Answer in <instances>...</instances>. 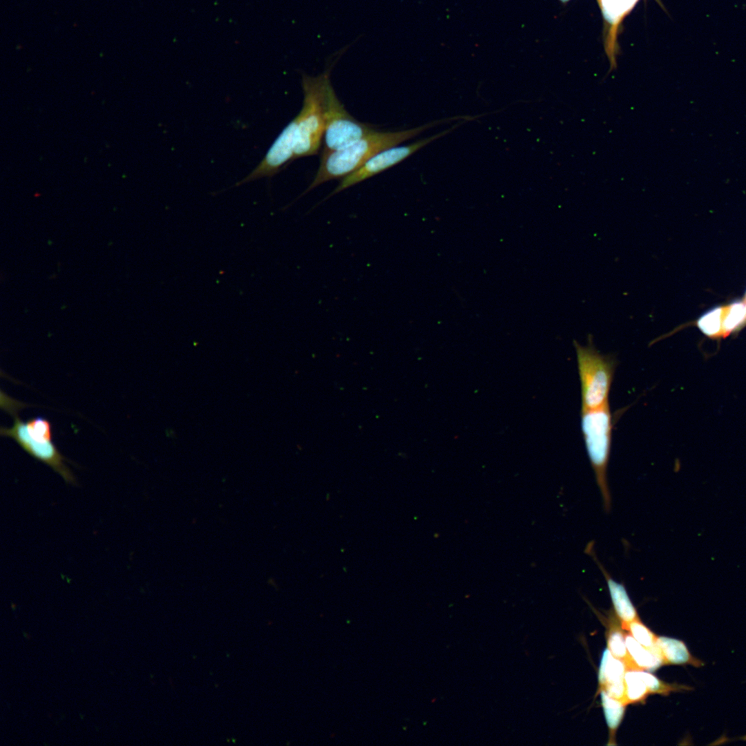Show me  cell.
<instances>
[{"label": "cell", "mask_w": 746, "mask_h": 746, "mask_svg": "<svg viewBox=\"0 0 746 746\" xmlns=\"http://www.w3.org/2000/svg\"><path fill=\"white\" fill-rule=\"evenodd\" d=\"M469 115L456 116L399 131H377L362 137L345 148L321 155L320 166L308 188L298 197L331 180L344 178L363 165L379 152L417 136L433 126L454 120H470Z\"/></svg>", "instance_id": "1"}, {"label": "cell", "mask_w": 746, "mask_h": 746, "mask_svg": "<svg viewBox=\"0 0 746 746\" xmlns=\"http://www.w3.org/2000/svg\"><path fill=\"white\" fill-rule=\"evenodd\" d=\"M581 427L587 454L602 495L603 507L609 513L611 498L606 472L613 427L609 402L599 408L582 409Z\"/></svg>", "instance_id": "2"}, {"label": "cell", "mask_w": 746, "mask_h": 746, "mask_svg": "<svg viewBox=\"0 0 746 746\" xmlns=\"http://www.w3.org/2000/svg\"><path fill=\"white\" fill-rule=\"evenodd\" d=\"M331 66L317 76L302 73L304 98L297 115V139L293 160L315 155L319 151L325 131V81Z\"/></svg>", "instance_id": "3"}, {"label": "cell", "mask_w": 746, "mask_h": 746, "mask_svg": "<svg viewBox=\"0 0 746 746\" xmlns=\"http://www.w3.org/2000/svg\"><path fill=\"white\" fill-rule=\"evenodd\" d=\"M581 384L582 409H593L609 402L615 360L601 354L592 341L583 346L574 341Z\"/></svg>", "instance_id": "4"}, {"label": "cell", "mask_w": 746, "mask_h": 746, "mask_svg": "<svg viewBox=\"0 0 746 746\" xmlns=\"http://www.w3.org/2000/svg\"><path fill=\"white\" fill-rule=\"evenodd\" d=\"M327 73L324 87V146L322 155L339 150L375 131L356 120L338 99Z\"/></svg>", "instance_id": "5"}, {"label": "cell", "mask_w": 746, "mask_h": 746, "mask_svg": "<svg viewBox=\"0 0 746 746\" xmlns=\"http://www.w3.org/2000/svg\"><path fill=\"white\" fill-rule=\"evenodd\" d=\"M1 434L13 439L27 453L44 463L58 473L67 484H77L76 478L66 462L67 459L59 451L50 437L29 431L25 421L14 413V423L10 428L1 427Z\"/></svg>", "instance_id": "6"}, {"label": "cell", "mask_w": 746, "mask_h": 746, "mask_svg": "<svg viewBox=\"0 0 746 746\" xmlns=\"http://www.w3.org/2000/svg\"><path fill=\"white\" fill-rule=\"evenodd\" d=\"M466 122L468 121L463 119L445 131L408 145H397L379 152L359 169L343 178L339 184L325 200L401 162L432 141L450 133Z\"/></svg>", "instance_id": "7"}, {"label": "cell", "mask_w": 746, "mask_h": 746, "mask_svg": "<svg viewBox=\"0 0 746 746\" xmlns=\"http://www.w3.org/2000/svg\"><path fill=\"white\" fill-rule=\"evenodd\" d=\"M297 116L283 129L276 139L259 165L245 178L237 182L239 186L262 177H271L289 160L293 159L297 139Z\"/></svg>", "instance_id": "8"}, {"label": "cell", "mask_w": 746, "mask_h": 746, "mask_svg": "<svg viewBox=\"0 0 746 746\" xmlns=\"http://www.w3.org/2000/svg\"><path fill=\"white\" fill-rule=\"evenodd\" d=\"M625 665L621 659L613 656L606 649L602 655L598 671V679L605 685L606 692L611 697L620 699L626 694L624 683Z\"/></svg>", "instance_id": "9"}, {"label": "cell", "mask_w": 746, "mask_h": 746, "mask_svg": "<svg viewBox=\"0 0 746 746\" xmlns=\"http://www.w3.org/2000/svg\"><path fill=\"white\" fill-rule=\"evenodd\" d=\"M660 649L664 660L673 664H691L696 667H702L705 663L693 656L685 643L680 640L666 636H659L656 641Z\"/></svg>", "instance_id": "10"}, {"label": "cell", "mask_w": 746, "mask_h": 746, "mask_svg": "<svg viewBox=\"0 0 746 746\" xmlns=\"http://www.w3.org/2000/svg\"><path fill=\"white\" fill-rule=\"evenodd\" d=\"M625 642L629 654L638 667L652 671L663 663L664 658L656 644L645 647L630 635L626 636Z\"/></svg>", "instance_id": "11"}, {"label": "cell", "mask_w": 746, "mask_h": 746, "mask_svg": "<svg viewBox=\"0 0 746 746\" xmlns=\"http://www.w3.org/2000/svg\"><path fill=\"white\" fill-rule=\"evenodd\" d=\"M600 696L607 725L611 729H616L623 718L624 706L618 699L610 696L604 690L601 691Z\"/></svg>", "instance_id": "12"}, {"label": "cell", "mask_w": 746, "mask_h": 746, "mask_svg": "<svg viewBox=\"0 0 746 746\" xmlns=\"http://www.w3.org/2000/svg\"><path fill=\"white\" fill-rule=\"evenodd\" d=\"M626 696L631 702L642 699L649 691L643 671L631 670L625 672Z\"/></svg>", "instance_id": "13"}, {"label": "cell", "mask_w": 746, "mask_h": 746, "mask_svg": "<svg viewBox=\"0 0 746 746\" xmlns=\"http://www.w3.org/2000/svg\"><path fill=\"white\" fill-rule=\"evenodd\" d=\"M638 0H600L602 14L607 21L614 23L636 3Z\"/></svg>", "instance_id": "14"}, {"label": "cell", "mask_w": 746, "mask_h": 746, "mask_svg": "<svg viewBox=\"0 0 746 746\" xmlns=\"http://www.w3.org/2000/svg\"><path fill=\"white\" fill-rule=\"evenodd\" d=\"M723 309V307H717L700 317L697 325L704 334L713 336L720 331Z\"/></svg>", "instance_id": "15"}, {"label": "cell", "mask_w": 746, "mask_h": 746, "mask_svg": "<svg viewBox=\"0 0 746 746\" xmlns=\"http://www.w3.org/2000/svg\"><path fill=\"white\" fill-rule=\"evenodd\" d=\"M727 312L723 327L725 332H729L739 326L745 319L746 305L743 302H736L729 306Z\"/></svg>", "instance_id": "16"}, {"label": "cell", "mask_w": 746, "mask_h": 746, "mask_svg": "<svg viewBox=\"0 0 746 746\" xmlns=\"http://www.w3.org/2000/svg\"><path fill=\"white\" fill-rule=\"evenodd\" d=\"M629 630L634 639L644 647L649 648L656 644L652 633L642 623L630 622Z\"/></svg>", "instance_id": "17"}, {"label": "cell", "mask_w": 746, "mask_h": 746, "mask_svg": "<svg viewBox=\"0 0 746 746\" xmlns=\"http://www.w3.org/2000/svg\"><path fill=\"white\" fill-rule=\"evenodd\" d=\"M608 649L613 656L622 659L628 653L625 638L620 631H613L608 640Z\"/></svg>", "instance_id": "18"}, {"label": "cell", "mask_w": 746, "mask_h": 746, "mask_svg": "<svg viewBox=\"0 0 746 746\" xmlns=\"http://www.w3.org/2000/svg\"><path fill=\"white\" fill-rule=\"evenodd\" d=\"M560 1H561L562 2H566V1H569V0H560Z\"/></svg>", "instance_id": "19"}]
</instances>
